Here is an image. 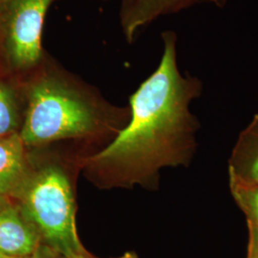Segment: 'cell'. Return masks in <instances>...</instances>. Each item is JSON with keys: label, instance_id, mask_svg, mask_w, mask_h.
<instances>
[{"label": "cell", "instance_id": "1", "mask_svg": "<svg viewBox=\"0 0 258 258\" xmlns=\"http://www.w3.org/2000/svg\"><path fill=\"white\" fill-rule=\"evenodd\" d=\"M177 39L174 31L162 33L160 63L130 97L128 122L109 146L84 161L96 185L156 190L163 168L190 166L201 127L190 105L204 86L199 78L180 72Z\"/></svg>", "mask_w": 258, "mask_h": 258}, {"label": "cell", "instance_id": "2", "mask_svg": "<svg viewBox=\"0 0 258 258\" xmlns=\"http://www.w3.org/2000/svg\"><path fill=\"white\" fill-rule=\"evenodd\" d=\"M18 83L25 103L19 135L26 148L93 137L130 118L129 108L109 104L47 51L37 68Z\"/></svg>", "mask_w": 258, "mask_h": 258}, {"label": "cell", "instance_id": "3", "mask_svg": "<svg viewBox=\"0 0 258 258\" xmlns=\"http://www.w3.org/2000/svg\"><path fill=\"white\" fill-rule=\"evenodd\" d=\"M15 199L36 228L42 244L73 258L84 248L76 230V205L70 178L56 163L32 167Z\"/></svg>", "mask_w": 258, "mask_h": 258}, {"label": "cell", "instance_id": "4", "mask_svg": "<svg viewBox=\"0 0 258 258\" xmlns=\"http://www.w3.org/2000/svg\"><path fill=\"white\" fill-rule=\"evenodd\" d=\"M55 0H0V76L19 82L41 62L42 32Z\"/></svg>", "mask_w": 258, "mask_h": 258}, {"label": "cell", "instance_id": "5", "mask_svg": "<svg viewBox=\"0 0 258 258\" xmlns=\"http://www.w3.org/2000/svg\"><path fill=\"white\" fill-rule=\"evenodd\" d=\"M42 244L39 233L17 203L0 208V252L13 257L33 255Z\"/></svg>", "mask_w": 258, "mask_h": 258}, {"label": "cell", "instance_id": "6", "mask_svg": "<svg viewBox=\"0 0 258 258\" xmlns=\"http://www.w3.org/2000/svg\"><path fill=\"white\" fill-rule=\"evenodd\" d=\"M202 0H121L119 22L123 37L133 43L139 32L162 17L190 8Z\"/></svg>", "mask_w": 258, "mask_h": 258}, {"label": "cell", "instance_id": "7", "mask_svg": "<svg viewBox=\"0 0 258 258\" xmlns=\"http://www.w3.org/2000/svg\"><path fill=\"white\" fill-rule=\"evenodd\" d=\"M19 133L0 137V194L12 197L31 169Z\"/></svg>", "mask_w": 258, "mask_h": 258}, {"label": "cell", "instance_id": "8", "mask_svg": "<svg viewBox=\"0 0 258 258\" xmlns=\"http://www.w3.org/2000/svg\"><path fill=\"white\" fill-rule=\"evenodd\" d=\"M228 174L248 183H258V113L241 131L229 159Z\"/></svg>", "mask_w": 258, "mask_h": 258}, {"label": "cell", "instance_id": "9", "mask_svg": "<svg viewBox=\"0 0 258 258\" xmlns=\"http://www.w3.org/2000/svg\"><path fill=\"white\" fill-rule=\"evenodd\" d=\"M25 103L19 83L0 76V137L19 133Z\"/></svg>", "mask_w": 258, "mask_h": 258}, {"label": "cell", "instance_id": "10", "mask_svg": "<svg viewBox=\"0 0 258 258\" xmlns=\"http://www.w3.org/2000/svg\"><path fill=\"white\" fill-rule=\"evenodd\" d=\"M231 196L244 213L248 227L258 229V183H248L229 174Z\"/></svg>", "mask_w": 258, "mask_h": 258}, {"label": "cell", "instance_id": "11", "mask_svg": "<svg viewBox=\"0 0 258 258\" xmlns=\"http://www.w3.org/2000/svg\"><path fill=\"white\" fill-rule=\"evenodd\" d=\"M249 231V244L247 258L258 257V229L248 227Z\"/></svg>", "mask_w": 258, "mask_h": 258}, {"label": "cell", "instance_id": "12", "mask_svg": "<svg viewBox=\"0 0 258 258\" xmlns=\"http://www.w3.org/2000/svg\"><path fill=\"white\" fill-rule=\"evenodd\" d=\"M26 258H67L65 255H63L62 253L56 251L55 249L48 247L44 244H41L40 247L37 249V251Z\"/></svg>", "mask_w": 258, "mask_h": 258}, {"label": "cell", "instance_id": "13", "mask_svg": "<svg viewBox=\"0 0 258 258\" xmlns=\"http://www.w3.org/2000/svg\"><path fill=\"white\" fill-rule=\"evenodd\" d=\"M73 258H96L92 256L90 253H88L85 249L83 250L82 253H80V254H78V255H76ZM118 258H137V255L135 254V253H131V252H127V253H125V254H123L122 256H120V257Z\"/></svg>", "mask_w": 258, "mask_h": 258}, {"label": "cell", "instance_id": "14", "mask_svg": "<svg viewBox=\"0 0 258 258\" xmlns=\"http://www.w3.org/2000/svg\"><path fill=\"white\" fill-rule=\"evenodd\" d=\"M201 2L211 3V4H214L216 7L223 8V7L226 5V3L228 2V0H202Z\"/></svg>", "mask_w": 258, "mask_h": 258}, {"label": "cell", "instance_id": "15", "mask_svg": "<svg viewBox=\"0 0 258 258\" xmlns=\"http://www.w3.org/2000/svg\"><path fill=\"white\" fill-rule=\"evenodd\" d=\"M10 200H11L10 197L4 195V194H0V208L3 207L5 204L8 203Z\"/></svg>", "mask_w": 258, "mask_h": 258}, {"label": "cell", "instance_id": "16", "mask_svg": "<svg viewBox=\"0 0 258 258\" xmlns=\"http://www.w3.org/2000/svg\"><path fill=\"white\" fill-rule=\"evenodd\" d=\"M0 258H19V257H13V256H9L7 254H4L2 252H0Z\"/></svg>", "mask_w": 258, "mask_h": 258}, {"label": "cell", "instance_id": "17", "mask_svg": "<svg viewBox=\"0 0 258 258\" xmlns=\"http://www.w3.org/2000/svg\"><path fill=\"white\" fill-rule=\"evenodd\" d=\"M258 258V257H257Z\"/></svg>", "mask_w": 258, "mask_h": 258}]
</instances>
